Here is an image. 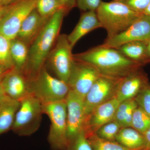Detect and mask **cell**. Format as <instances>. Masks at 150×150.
I'll use <instances>...</instances> for the list:
<instances>
[{
	"label": "cell",
	"instance_id": "ac0fdd59",
	"mask_svg": "<svg viewBox=\"0 0 150 150\" xmlns=\"http://www.w3.org/2000/svg\"><path fill=\"white\" fill-rule=\"evenodd\" d=\"M116 49L128 59L141 66L150 63V54L148 51L147 42L131 41Z\"/></svg>",
	"mask_w": 150,
	"mask_h": 150
},
{
	"label": "cell",
	"instance_id": "8992f818",
	"mask_svg": "<svg viewBox=\"0 0 150 150\" xmlns=\"http://www.w3.org/2000/svg\"><path fill=\"white\" fill-rule=\"evenodd\" d=\"M20 102V105L11 130L19 136H30L40 127L42 115L44 113L42 104L31 94Z\"/></svg>",
	"mask_w": 150,
	"mask_h": 150
},
{
	"label": "cell",
	"instance_id": "6da1fadb",
	"mask_svg": "<svg viewBox=\"0 0 150 150\" xmlns=\"http://www.w3.org/2000/svg\"><path fill=\"white\" fill-rule=\"evenodd\" d=\"M65 9L57 11L48 19L45 26L29 46L28 59L23 74L28 80L34 77L44 67L57 38L64 17Z\"/></svg>",
	"mask_w": 150,
	"mask_h": 150
},
{
	"label": "cell",
	"instance_id": "52a82bcc",
	"mask_svg": "<svg viewBox=\"0 0 150 150\" xmlns=\"http://www.w3.org/2000/svg\"><path fill=\"white\" fill-rule=\"evenodd\" d=\"M72 49L67 35H59L47 60L58 79L67 83L74 60Z\"/></svg>",
	"mask_w": 150,
	"mask_h": 150
},
{
	"label": "cell",
	"instance_id": "d590c367",
	"mask_svg": "<svg viewBox=\"0 0 150 150\" xmlns=\"http://www.w3.org/2000/svg\"><path fill=\"white\" fill-rule=\"evenodd\" d=\"M6 95L4 91L2 86L1 83V82H0V104H1L2 100H3V99H4V98Z\"/></svg>",
	"mask_w": 150,
	"mask_h": 150
},
{
	"label": "cell",
	"instance_id": "f1b7e54d",
	"mask_svg": "<svg viewBox=\"0 0 150 150\" xmlns=\"http://www.w3.org/2000/svg\"><path fill=\"white\" fill-rule=\"evenodd\" d=\"M138 106L142 108L150 116V86H146L135 97Z\"/></svg>",
	"mask_w": 150,
	"mask_h": 150
},
{
	"label": "cell",
	"instance_id": "f546056e",
	"mask_svg": "<svg viewBox=\"0 0 150 150\" xmlns=\"http://www.w3.org/2000/svg\"><path fill=\"white\" fill-rule=\"evenodd\" d=\"M122 3L137 13L143 14L150 4V0H113Z\"/></svg>",
	"mask_w": 150,
	"mask_h": 150
},
{
	"label": "cell",
	"instance_id": "e0dca14e",
	"mask_svg": "<svg viewBox=\"0 0 150 150\" xmlns=\"http://www.w3.org/2000/svg\"><path fill=\"white\" fill-rule=\"evenodd\" d=\"M102 28L96 13V11H84L76 27L69 35L68 40L74 48L81 38L94 30Z\"/></svg>",
	"mask_w": 150,
	"mask_h": 150
},
{
	"label": "cell",
	"instance_id": "3957f363",
	"mask_svg": "<svg viewBox=\"0 0 150 150\" xmlns=\"http://www.w3.org/2000/svg\"><path fill=\"white\" fill-rule=\"evenodd\" d=\"M96 13L102 28L107 33L108 38L125 31L143 14L113 0L108 2L102 1Z\"/></svg>",
	"mask_w": 150,
	"mask_h": 150
},
{
	"label": "cell",
	"instance_id": "ffe728a7",
	"mask_svg": "<svg viewBox=\"0 0 150 150\" xmlns=\"http://www.w3.org/2000/svg\"><path fill=\"white\" fill-rule=\"evenodd\" d=\"M115 141L130 150H146L144 135L131 127L121 128Z\"/></svg>",
	"mask_w": 150,
	"mask_h": 150
},
{
	"label": "cell",
	"instance_id": "30bf717a",
	"mask_svg": "<svg viewBox=\"0 0 150 150\" xmlns=\"http://www.w3.org/2000/svg\"><path fill=\"white\" fill-rule=\"evenodd\" d=\"M120 79L101 76L97 80L84 100L86 118L100 105L115 97Z\"/></svg>",
	"mask_w": 150,
	"mask_h": 150
},
{
	"label": "cell",
	"instance_id": "cb8c5ba5",
	"mask_svg": "<svg viewBox=\"0 0 150 150\" xmlns=\"http://www.w3.org/2000/svg\"><path fill=\"white\" fill-rule=\"evenodd\" d=\"M131 127L142 134L150 127V116L140 106L134 110Z\"/></svg>",
	"mask_w": 150,
	"mask_h": 150
},
{
	"label": "cell",
	"instance_id": "836d02e7",
	"mask_svg": "<svg viewBox=\"0 0 150 150\" xmlns=\"http://www.w3.org/2000/svg\"><path fill=\"white\" fill-rule=\"evenodd\" d=\"M143 134L146 142V150H150V127Z\"/></svg>",
	"mask_w": 150,
	"mask_h": 150
},
{
	"label": "cell",
	"instance_id": "d6a6232c",
	"mask_svg": "<svg viewBox=\"0 0 150 150\" xmlns=\"http://www.w3.org/2000/svg\"><path fill=\"white\" fill-rule=\"evenodd\" d=\"M13 3L11 4L8 5H0V23H1V22L4 18V16H5L6 13H7L9 10L11 8Z\"/></svg>",
	"mask_w": 150,
	"mask_h": 150
},
{
	"label": "cell",
	"instance_id": "277c9868",
	"mask_svg": "<svg viewBox=\"0 0 150 150\" xmlns=\"http://www.w3.org/2000/svg\"><path fill=\"white\" fill-rule=\"evenodd\" d=\"M30 94L42 104L66 99L70 88L68 84L53 77L45 66L34 77L28 80Z\"/></svg>",
	"mask_w": 150,
	"mask_h": 150
},
{
	"label": "cell",
	"instance_id": "9c48e42d",
	"mask_svg": "<svg viewBox=\"0 0 150 150\" xmlns=\"http://www.w3.org/2000/svg\"><path fill=\"white\" fill-rule=\"evenodd\" d=\"M101 76L93 65L74 59L68 84L71 90L84 100L91 87Z\"/></svg>",
	"mask_w": 150,
	"mask_h": 150
},
{
	"label": "cell",
	"instance_id": "83f0119b",
	"mask_svg": "<svg viewBox=\"0 0 150 150\" xmlns=\"http://www.w3.org/2000/svg\"><path fill=\"white\" fill-rule=\"evenodd\" d=\"M67 150H93L86 137L83 129L70 144Z\"/></svg>",
	"mask_w": 150,
	"mask_h": 150
},
{
	"label": "cell",
	"instance_id": "5b68a950",
	"mask_svg": "<svg viewBox=\"0 0 150 150\" xmlns=\"http://www.w3.org/2000/svg\"><path fill=\"white\" fill-rule=\"evenodd\" d=\"M43 113L51 121L48 141L52 150H67V107L66 99L42 104Z\"/></svg>",
	"mask_w": 150,
	"mask_h": 150
},
{
	"label": "cell",
	"instance_id": "7a4b0ae2",
	"mask_svg": "<svg viewBox=\"0 0 150 150\" xmlns=\"http://www.w3.org/2000/svg\"><path fill=\"white\" fill-rule=\"evenodd\" d=\"M74 59L93 65L100 74L115 79H121L142 67L128 59L116 48L103 45L73 55Z\"/></svg>",
	"mask_w": 150,
	"mask_h": 150
},
{
	"label": "cell",
	"instance_id": "ba28073f",
	"mask_svg": "<svg viewBox=\"0 0 150 150\" xmlns=\"http://www.w3.org/2000/svg\"><path fill=\"white\" fill-rule=\"evenodd\" d=\"M37 0H17L0 23V33L9 40L16 38L22 24L36 7Z\"/></svg>",
	"mask_w": 150,
	"mask_h": 150
},
{
	"label": "cell",
	"instance_id": "4316f807",
	"mask_svg": "<svg viewBox=\"0 0 150 150\" xmlns=\"http://www.w3.org/2000/svg\"><path fill=\"white\" fill-rule=\"evenodd\" d=\"M121 125L114 120L105 124L96 132L98 137L102 139L115 141V138L120 129Z\"/></svg>",
	"mask_w": 150,
	"mask_h": 150
},
{
	"label": "cell",
	"instance_id": "4dcf8cb0",
	"mask_svg": "<svg viewBox=\"0 0 150 150\" xmlns=\"http://www.w3.org/2000/svg\"><path fill=\"white\" fill-rule=\"evenodd\" d=\"M102 2V0H76V6L83 11H96Z\"/></svg>",
	"mask_w": 150,
	"mask_h": 150
},
{
	"label": "cell",
	"instance_id": "1f68e13d",
	"mask_svg": "<svg viewBox=\"0 0 150 150\" xmlns=\"http://www.w3.org/2000/svg\"><path fill=\"white\" fill-rule=\"evenodd\" d=\"M64 8L69 13L73 8L76 6V0H59Z\"/></svg>",
	"mask_w": 150,
	"mask_h": 150
},
{
	"label": "cell",
	"instance_id": "5bb4252c",
	"mask_svg": "<svg viewBox=\"0 0 150 150\" xmlns=\"http://www.w3.org/2000/svg\"><path fill=\"white\" fill-rule=\"evenodd\" d=\"M140 69L133 71L120 79L115 96L120 103L135 98L144 88L149 85L146 76Z\"/></svg>",
	"mask_w": 150,
	"mask_h": 150
},
{
	"label": "cell",
	"instance_id": "44dd1931",
	"mask_svg": "<svg viewBox=\"0 0 150 150\" xmlns=\"http://www.w3.org/2000/svg\"><path fill=\"white\" fill-rule=\"evenodd\" d=\"M29 46L23 41L16 38L11 40V56L16 69L23 74L28 59Z\"/></svg>",
	"mask_w": 150,
	"mask_h": 150
},
{
	"label": "cell",
	"instance_id": "4fadbf2b",
	"mask_svg": "<svg viewBox=\"0 0 150 150\" xmlns=\"http://www.w3.org/2000/svg\"><path fill=\"white\" fill-rule=\"evenodd\" d=\"M119 104L114 97L96 108L86 118L83 130L86 137L95 134L101 126L113 121Z\"/></svg>",
	"mask_w": 150,
	"mask_h": 150
},
{
	"label": "cell",
	"instance_id": "d4e9b609",
	"mask_svg": "<svg viewBox=\"0 0 150 150\" xmlns=\"http://www.w3.org/2000/svg\"><path fill=\"white\" fill-rule=\"evenodd\" d=\"M93 150H130L116 141L102 139L96 135L92 134L86 137Z\"/></svg>",
	"mask_w": 150,
	"mask_h": 150
},
{
	"label": "cell",
	"instance_id": "2e32d148",
	"mask_svg": "<svg viewBox=\"0 0 150 150\" xmlns=\"http://www.w3.org/2000/svg\"><path fill=\"white\" fill-rule=\"evenodd\" d=\"M49 18L41 16L35 8L23 21L16 38L22 40L29 46L45 26Z\"/></svg>",
	"mask_w": 150,
	"mask_h": 150
},
{
	"label": "cell",
	"instance_id": "8fae6325",
	"mask_svg": "<svg viewBox=\"0 0 150 150\" xmlns=\"http://www.w3.org/2000/svg\"><path fill=\"white\" fill-rule=\"evenodd\" d=\"M134 41H150V16L142 14L125 31L111 38H106L102 45L114 48Z\"/></svg>",
	"mask_w": 150,
	"mask_h": 150
},
{
	"label": "cell",
	"instance_id": "8d00e7d4",
	"mask_svg": "<svg viewBox=\"0 0 150 150\" xmlns=\"http://www.w3.org/2000/svg\"><path fill=\"white\" fill-rule=\"evenodd\" d=\"M17 0H0V5H8L16 1Z\"/></svg>",
	"mask_w": 150,
	"mask_h": 150
},
{
	"label": "cell",
	"instance_id": "d6986e66",
	"mask_svg": "<svg viewBox=\"0 0 150 150\" xmlns=\"http://www.w3.org/2000/svg\"><path fill=\"white\" fill-rule=\"evenodd\" d=\"M20 102L6 95L0 104V135L11 130Z\"/></svg>",
	"mask_w": 150,
	"mask_h": 150
},
{
	"label": "cell",
	"instance_id": "ab89813d",
	"mask_svg": "<svg viewBox=\"0 0 150 150\" xmlns=\"http://www.w3.org/2000/svg\"><path fill=\"white\" fill-rule=\"evenodd\" d=\"M149 150V149H147V150Z\"/></svg>",
	"mask_w": 150,
	"mask_h": 150
},
{
	"label": "cell",
	"instance_id": "484cf974",
	"mask_svg": "<svg viewBox=\"0 0 150 150\" xmlns=\"http://www.w3.org/2000/svg\"><path fill=\"white\" fill-rule=\"evenodd\" d=\"M63 8L64 9L59 0H37L35 7L41 16L48 18Z\"/></svg>",
	"mask_w": 150,
	"mask_h": 150
},
{
	"label": "cell",
	"instance_id": "9a60e30c",
	"mask_svg": "<svg viewBox=\"0 0 150 150\" xmlns=\"http://www.w3.org/2000/svg\"><path fill=\"white\" fill-rule=\"evenodd\" d=\"M1 83L6 95L16 100L20 101L30 94L27 78L16 68L6 74Z\"/></svg>",
	"mask_w": 150,
	"mask_h": 150
},
{
	"label": "cell",
	"instance_id": "7402d4cb",
	"mask_svg": "<svg viewBox=\"0 0 150 150\" xmlns=\"http://www.w3.org/2000/svg\"><path fill=\"white\" fill-rule=\"evenodd\" d=\"M138 105L134 98L120 103L115 112L114 121L118 122L122 128L131 127L132 116Z\"/></svg>",
	"mask_w": 150,
	"mask_h": 150
},
{
	"label": "cell",
	"instance_id": "f35d334b",
	"mask_svg": "<svg viewBox=\"0 0 150 150\" xmlns=\"http://www.w3.org/2000/svg\"><path fill=\"white\" fill-rule=\"evenodd\" d=\"M147 45L148 51H149L150 54V41L147 42Z\"/></svg>",
	"mask_w": 150,
	"mask_h": 150
},
{
	"label": "cell",
	"instance_id": "7c38bea8",
	"mask_svg": "<svg viewBox=\"0 0 150 150\" xmlns=\"http://www.w3.org/2000/svg\"><path fill=\"white\" fill-rule=\"evenodd\" d=\"M67 138L70 144L83 130L86 120L84 100L70 90L66 98Z\"/></svg>",
	"mask_w": 150,
	"mask_h": 150
},
{
	"label": "cell",
	"instance_id": "74e56055",
	"mask_svg": "<svg viewBox=\"0 0 150 150\" xmlns=\"http://www.w3.org/2000/svg\"><path fill=\"white\" fill-rule=\"evenodd\" d=\"M143 14L146 15L150 16V4Z\"/></svg>",
	"mask_w": 150,
	"mask_h": 150
},
{
	"label": "cell",
	"instance_id": "e575fe53",
	"mask_svg": "<svg viewBox=\"0 0 150 150\" xmlns=\"http://www.w3.org/2000/svg\"><path fill=\"white\" fill-rule=\"evenodd\" d=\"M10 71L6 69L5 68L0 65V82L1 81L3 78L4 77L6 74Z\"/></svg>",
	"mask_w": 150,
	"mask_h": 150
},
{
	"label": "cell",
	"instance_id": "603a6c76",
	"mask_svg": "<svg viewBox=\"0 0 150 150\" xmlns=\"http://www.w3.org/2000/svg\"><path fill=\"white\" fill-rule=\"evenodd\" d=\"M11 40L0 33V65L9 71L16 68L11 56Z\"/></svg>",
	"mask_w": 150,
	"mask_h": 150
}]
</instances>
